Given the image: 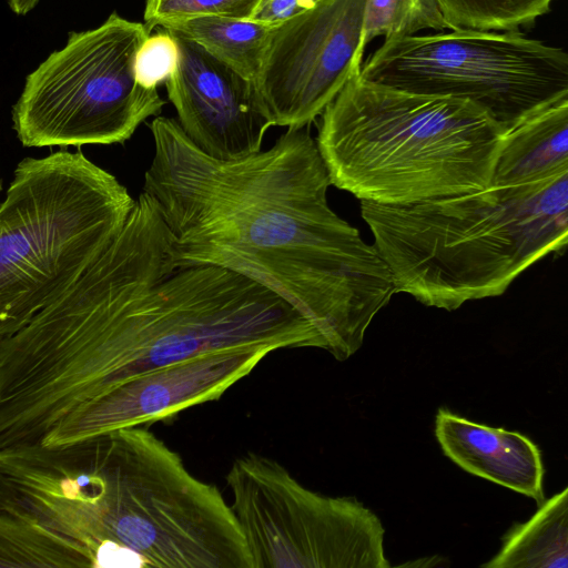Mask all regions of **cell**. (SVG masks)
Returning a JSON list of instances; mask_svg holds the SVG:
<instances>
[{
	"mask_svg": "<svg viewBox=\"0 0 568 568\" xmlns=\"http://www.w3.org/2000/svg\"><path fill=\"white\" fill-rule=\"evenodd\" d=\"M173 242L142 191L113 246L0 336V448L39 445L82 405L203 354L323 346L312 321L268 286L214 265L178 268Z\"/></svg>",
	"mask_w": 568,
	"mask_h": 568,
	"instance_id": "1",
	"label": "cell"
},
{
	"mask_svg": "<svg viewBox=\"0 0 568 568\" xmlns=\"http://www.w3.org/2000/svg\"><path fill=\"white\" fill-rule=\"evenodd\" d=\"M307 128H288L266 151L222 160L176 120L155 116L142 191L173 235L178 268L214 265L268 286L345 361L395 288L376 246L329 207L331 178Z\"/></svg>",
	"mask_w": 568,
	"mask_h": 568,
	"instance_id": "2",
	"label": "cell"
},
{
	"mask_svg": "<svg viewBox=\"0 0 568 568\" xmlns=\"http://www.w3.org/2000/svg\"><path fill=\"white\" fill-rule=\"evenodd\" d=\"M254 568L216 485L146 427L0 448V568Z\"/></svg>",
	"mask_w": 568,
	"mask_h": 568,
	"instance_id": "3",
	"label": "cell"
},
{
	"mask_svg": "<svg viewBox=\"0 0 568 568\" xmlns=\"http://www.w3.org/2000/svg\"><path fill=\"white\" fill-rule=\"evenodd\" d=\"M395 293L454 311L501 295L568 246V169L526 183L412 204L361 201Z\"/></svg>",
	"mask_w": 568,
	"mask_h": 568,
	"instance_id": "4",
	"label": "cell"
},
{
	"mask_svg": "<svg viewBox=\"0 0 568 568\" xmlns=\"http://www.w3.org/2000/svg\"><path fill=\"white\" fill-rule=\"evenodd\" d=\"M359 72L321 114L316 143L333 185L395 205L490 185L505 132L483 109L376 84Z\"/></svg>",
	"mask_w": 568,
	"mask_h": 568,
	"instance_id": "5",
	"label": "cell"
},
{
	"mask_svg": "<svg viewBox=\"0 0 568 568\" xmlns=\"http://www.w3.org/2000/svg\"><path fill=\"white\" fill-rule=\"evenodd\" d=\"M135 205L126 186L80 149L22 159L0 206V336L99 261Z\"/></svg>",
	"mask_w": 568,
	"mask_h": 568,
	"instance_id": "6",
	"label": "cell"
},
{
	"mask_svg": "<svg viewBox=\"0 0 568 568\" xmlns=\"http://www.w3.org/2000/svg\"><path fill=\"white\" fill-rule=\"evenodd\" d=\"M151 29L113 12L100 27L72 32L26 79L12 106L24 148L109 145L130 140L166 103L135 77V58Z\"/></svg>",
	"mask_w": 568,
	"mask_h": 568,
	"instance_id": "7",
	"label": "cell"
},
{
	"mask_svg": "<svg viewBox=\"0 0 568 568\" xmlns=\"http://www.w3.org/2000/svg\"><path fill=\"white\" fill-rule=\"evenodd\" d=\"M359 75L409 93L468 100L506 133L568 97V52L516 31L452 30L387 39Z\"/></svg>",
	"mask_w": 568,
	"mask_h": 568,
	"instance_id": "8",
	"label": "cell"
},
{
	"mask_svg": "<svg viewBox=\"0 0 568 568\" xmlns=\"http://www.w3.org/2000/svg\"><path fill=\"white\" fill-rule=\"evenodd\" d=\"M254 568H388L385 529L354 497L313 491L276 460L247 453L225 476Z\"/></svg>",
	"mask_w": 568,
	"mask_h": 568,
	"instance_id": "9",
	"label": "cell"
},
{
	"mask_svg": "<svg viewBox=\"0 0 568 568\" xmlns=\"http://www.w3.org/2000/svg\"><path fill=\"white\" fill-rule=\"evenodd\" d=\"M366 0H321L273 26L255 88L273 124L315 121L361 71Z\"/></svg>",
	"mask_w": 568,
	"mask_h": 568,
	"instance_id": "10",
	"label": "cell"
},
{
	"mask_svg": "<svg viewBox=\"0 0 568 568\" xmlns=\"http://www.w3.org/2000/svg\"><path fill=\"white\" fill-rule=\"evenodd\" d=\"M272 351L252 347L203 354L122 384L72 412L40 445L57 446L170 420L187 408L221 398Z\"/></svg>",
	"mask_w": 568,
	"mask_h": 568,
	"instance_id": "11",
	"label": "cell"
},
{
	"mask_svg": "<svg viewBox=\"0 0 568 568\" xmlns=\"http://www.w3.org/2000/svg\"><path fill=\"white\" fill-rule=\"evenodd\" d=\"M172 34L179 43L180 61L165 87L184 133L216 159L235 160L260 152L273 124L254 82L197 42Z\"/></svg>",
	"mask_w": 568,
	"mask_h": 568,
	"instance_id": "12",
	"label": "cell"
},
{
	"mask_svg": "<svg viewBox=\"0 0 568 568\" xmlns=\"http://www.w3.org/2000/svg\"><path fill=\"white\" fill-rule=\"evenodd\" d=\"M435 436L443 453L465 471L534 499L541 505L544 465L527 436L478 424L438 409Z\"/></svg>",
	"mask_w": 568,
	"mask_h": 568,
	"instance_id": "13",
	"label": "cell"
},
{
	"mask_svg": "<svg viewBox=\"0 0 568 568\" xmlns=\"http://www.w3.org/2000/svg\"><path fill=\"white\" fill-rule=\"evenodd\" d=\"M568 169V97L501 139L489 186L540 180Z\"/></svg>",
	"mask_w": 568,
	"mask_h": 568,
	"instance_id": "14",
	"label": "cell"
},
{
	"mask_svg": "<svg viewBox=\"0 0 568 568\" xmlns=\"http://www.w3.org/2000/svg\"><path fill=\"white\" fill-rule=\"evenodd\" d=\"M486 568H568V486L514 526Z\"/></svg>",
	"mask_w": 568,
	"mask_h": 568,
	"instance_id": "15",
	"label": "cell"
},
{
	"mask_svg": "<svg viewBox=\"0 0 568 568\" xmlns=\"http://www.w3.org/2000/svg\"><path fill=\"white\" fill-rule=\"evenodd\" d=\"M191 39L234 71L255 83L273 26L250 20L201 17L161 27Z\"/></svg>",
	"mask_w": 568,
	"mask_h": 568,
	"instance_id": "16",
	"label": "cell"
},
{
	"mask_svg": "<svg viewBox=\"0 0 568 568\" xmlns=\"http://www.w3.org/2000/svg\"><path fill=\"white\" fill-rule=\"evenodd\" d=\"M554 0H436L450 30L516 31L550 10Z\"/></svg>",
	"mask_w": 568,
	"mask_h": 568,
	"instance_id": "17",
	"label": "cell"
},
{
	"mask_svg": "<svg viewBox=\"0 0 568 568\" xmlns=\"http://www.w3.org/2000/svg\"><path fill=\"white\" fill-rule=\"evenodd\" d=\"M450 29L436 0H366L362 47L376 37L385 40L419 31Z\"/></svg>",
	"mask_w": 568,
	"mask_h": 568,
	"instance_id": "18",
	"label": "cell"
},
{
	"mask_svg": "<svg viewBox=\"0 0 568 568\" xmlns=\"http://www.w3.org/2000/svg\"><path fill=\"white\" fill-rule=\"evenodd\" d=\"M262 0H146L145 24L166 23L201 17H221L250 20Z\"/></svg>",
	"mask_w": 568,
	"mask_h": 568,
	"instance_id": "19",
	"label": "cell"
},
{
	"mask_svg": "<svg viewBox=\"0 0 568 568\" xmlns=\"http://www.w3.org/2000/svg\"><path fill=\"white\" fill-rule=\"evenodd\" d=\"M180 48L176 38L168 30L150 34L141 44L135 58V77L146 89H158L178 69Z\"/></svg>",
	"mask_w": 568,
	"mask_h": 568,
	"instance_id": "20",
	"label": "cell"
},
{
	"mask_svg": "<svg viewBox=\"0 0 568 568\" xmlns=\"http://www.w3.org/2000/svg\"><path fill=\"white\" fill-rule=\"evenodd\" d=\"M321 0H262L252 20L268 26L278 24L314 7Z\"/></svg>",
	"mask_w": 568,
	"mask_h": 568,
	"instance_id": "21",
	"label": "cell"
},
{
	"mask_svg": "<svg viewBox=\"0 0 568 568\" xmlns=\"http://www.w3.org/2000/svg\"><path fill=\"white\" fill-rule=\"evenodd\" d=\"M39 2V0H8L10 9L19 16L30 12Z\"/></svg>",
	"mask_w": 568,
	"mask_h": 568,
	"instance_id": "22",
	"label": "cell"
}]
</instances>
